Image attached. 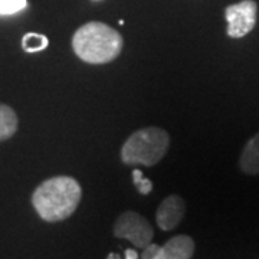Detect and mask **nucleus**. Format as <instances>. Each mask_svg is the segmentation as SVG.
<instances>
[{
	"label": "nucleus",
	"mask_w": 259,
	"mask_h": 259,
	"mask_svg": "<svg viewBox=\"0 0 259 259\" xmlns=\"http://www.w3.org/2000/svg\"><path fill=\"white\" fill-rule=\"evenodd\" d=\"M82 190L74 177L56 176L37 186L32 204L45 222H61L76 210Z\"/></svg>",
	"instance_id": "obj_1"
},
{
	"label": "nucleus",
	"mask_w": 259,
	"mask_h": 259,
	"mask_svg": "<svg viewBox=\"0 0 259 259\" xmlns=\"http://www.w3.org/2000/svg\"><path fill=\"white\" fill-rule=\"evenodd\" d=\"M122 36L102 22H88L72 36L75 55L87 64L102 65L118 58L122 49Z\"/></svg>",
	"instance_id": "obj_2"
},
{
	"label": "nucleus",
	"mask_w": 259,
	"mask_h": 259,
	"mask_svg": "<svg viewBox=\"0 0 259 259\" xmlns=\"http://www.w3.org/2000/svg\"><path fill=\"white\" fill-rule=\"evenodd\" d=\"M170 137L166 130L147 127L130 136L121 148V160L127 166L151 167L166 156Z\"/></svg>",
	"instance_id": "obj_3"
},
{
	"label": "nucleus",
	"mask_w": 259,
	"mask_h": 259,
	"mask_svg": "<svg viewBox=\"0 0 259 259\" xmlns=\"http://www.w3.org/2000/svg\"><path fill=\"white\" fill-rule=\"evenodd\" d=\"M114 236L127 239L136 248L144 249L154 238V229L140 213L127 210L121 213L114 223Z\"/></svg>",
	"instance_id": "obj_4"
},
{
	"label": "nucleus",
	"mask_w": 259,
	"mask_h": 259,
	"mask_svg": "<svg viewBox=\"0 0 259 259\" xmlns=\"http://www.w3.org/2000/svg\"><path fill=\"white\" fill-rule=\"evenodd\" d=\"M258 6L253 0H242L236 5H231L225 10L228 20V35L233 39L246 36L256 23Z\"/></svg>",
	"instance_id": "obj_5"
},
{
	"label": "nucleus",
	"mask_w": 259,
	"mask_h": 259,
	"mask_svg": "<svg viewBox=\"0 0 259 259\" xmlns=\"http://www.w3.org/2000/svg\"><path fill=\"white\" fill-rule=\"evenodd\" d=\"M194 253V241L187 235H177L163 245H147L141 259H192Z\"/></svg>",
	"instance_id": "obj_6"
},
{
	"label": "nucleus",
	"mask_w": 259,
	"mask_h": 259,
	"mask_svg": "<svg viewBox=\"0 0 259 259\" xmlns=\"http://www.w3.org/2000/svg\"><path fill=\"white\" fill-rule=\"evenodd\" d=\"M185 212V200L177 194L168 196L160 203L157 212H156V222H157L158 228L164 232L176 229L179 223L182 222Z\"/></svg>",
	"instance_id": "obj_7"
},
{
	"label": "nucleus",
	"mask_w": 259,
	"mask_h": 259,
	"mask_svg": "<svg viewBox=\"0 0 259 259\" xmlns=\"http://www.w3.org/2000/svg\"><path fill=\"white\" fill-rule=\"evenodd\" d=\"M241 170L246 175H259V133L245 144L239 158Z\"/></svg>",
	"instance_id": "obj_8"
},
{
	"label": "nucleus",
	"mask_w": 259,
	"mask_h": 259,
	"mask_svg": "<svg viewBox=\"0 0 259 259\" xmlns=\"http://www.w3.org/2000/svg\"><path fill=\"white\" fill-rule=\"evenodd\" d=\"M18 115L6 104H0V141L10 139L18 131Z\"/></svg>",
	"instance_id": "obj_9"
},
{
	"label": "nucleus",
	"mask_w": 259,
	"mask_h": 259,
	"mask_svg": "<svg viewBox=\"0 0 259 259\" xmlns=\"http://www.w3.org/2000/svg\"><path fill=\"white\" fill-rule=\"evenodd\" d=\"M49 45V39L45 35L40 33H26L23 39H22V48L25 52L28 54H33V52H40L45 51Z\"/></svg>",
	"instance_id": "obj_10"
},
{
	"label": "nucleus",
	"mask_w": 259,
	"mask_h": 259,
	"mask_svg": "<svg viewBox=\"0 0 259 259\" xmlns=\"http://www.w3.org/2000/svg\"><path fill=\"white\" fill-rule=\"evenodd\" d=\"M28 8V0H0V16H10Z\"/></svg>",
	"instance_id": "obj_11"
},
{
	"label": "nucleus",
	"mask_w": 259,
	"mask_h": 259,
	"mask_svg": "<svg viewBox=\"0 0 259 259\" xmlns=\"http://www.w3.org/2000/svg\"><path fill=\"white\" fill-rule=\"evenodd\" d=\"M133 182H134V186L137 187V190H139L140 194H148L151 190H153V182L147 179V177H144V175L141 173V170L139 168H134L133 170Z\"/></svg>",
	"instance_id": "obj_12"
},
{
	"label": "nucleus",
	"mask_w": 259,
	"mask_h": 259,
	"mask_svg": "<svg viewBox=\"0 0 259 259\" xmlns=\"http://www.w3.org/2000/svg\"><path fill=\"white\" fill-rule=\"evenodd\" d=\"M125 259H139V253L134 249H125Z\"/></svg>",
	"instance_id": "obj_13"
},
{
	"label": "nucleus",
	"mask_w": 259,
	"mask_h": 259,
	"mask_svg": "<svg viewBox=\"0 0 259 259\" xmlns=\"http://www.w3.org/2000/svg\"><path fill=\"white\" fill-rule=\"evenodd\" d=\"M107 259H121L120 255H117V253H110L108 256H107Z\"/></svg>",
	"instance_id": "obj_14"
}]
</instances>
